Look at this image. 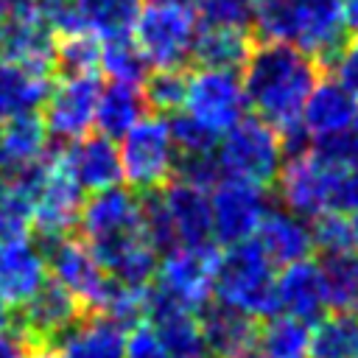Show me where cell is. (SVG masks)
Listing matches in <instances>:
<instances>
[{
    "label": "cell",
    "instance_id": "obj_1",
    "mask_svg": "<svg viewBox=\"0 0 358 358\" xmlns=\"http://www.w3.org/2000/svg\"><path fill=\"white\" fill-rule=\"evenodd\" d=\"M78 227L109 277L143 288L154 282L159 252L145 229L143 193L120 185L92 193L84 199Z\"/></svg>",
    "mask_w": 358,
    "mask_h": 358
},
{
    "label": "cell",
    "instance_id": "obj_2",
    "mask_svg": "<svg viewBox=\"0 0 358 358\" xmlns=\"http://www.w3.org/2000/svg\"><path fill=\"white\" fill-rule=\"evenodd\" d=\"M241 70L246 101L255 115L285 129L302 120V106L319 81L322 64L296 45L257 39Z\"/></svg>",
    "mask_w": 358,
    "mask_h": 358
},
{
    "label": "cell",
    "instance_id": "obj_3",
    "mask_svg": "<svg viewBox=\"0 0 358 358\" xmlns=\"http://www.w3.org/2000/svg\"><path fill=\"white\" fill-rule=\"evenodd\" d=\"M341 0H252V34L260 42H288L330 64L347 39Z\"/></svg>",
    "mask_w": 358,
    "mask_h": 358
},
{
    "label": "cell",
    "instance_id": "obj_4",
    "mask_svg": "<svg viewBox=\"0 0 358 358\" xmlns=\"http://www.w3.org/2000/svg\"><path fill=\"white\" fill-rule=\"evenodd\" d=\"M145 229L159 255L179 246L213 243L210 190L171 176L162 187L143 193Z\"/></svg>",
    "mask_w": 358,
    "mask_h": 358
},
{
    "label": "cell",
    "instance_id": "obj_5",
    "mask_svg": "<svg viewBox=\"0 0 358 358\" xmlns=\"http://www.w3.org/2000/svg\"><path fill=\"white\" fill-rule=\"evenodd\" d=\"M213 299H221L255 319L277 313V266L257 238L229 243L218 252Z\"/></svg>",
    "mask_w": 358,
    "mask_h": 358
},
{
    "label": "cell",
    "instance_id": "obj_6",
    "mask_svg": "<svg viewBox=\"0 0 358 358\" xmlns=\"http://www.w3.org/2000/svg\"><path fill=\"white\" fill-rule=\"evenodd\" d=\"M199 34V8L193 0H145L131 36L151 67H185Z\"/></svg>",
    "mask_w": 358,
    "mask_h": 358
},
{
    "label": "cell",
    "instance_id": "obj_7",
    "mask_svg": "<svg viewBox=\"0 0 358 358\" xmlns=\"http://www.w3.org/2000/svg\"><path fill=\"white\" fill-rule=\"evenodd\" d=\"M218 162L224 176L249 179L255 185L271 187L285 162L282 134L274 123L260 115H243L218 140Z\"/></svg>",
    "mask_w": 358,
    "mask_h": 358
},
{
    "label": "cell",
    "instance_id": "obj_8",
    "mask_svg": "<svg viewBox=\"0 0 358 358\" xmlns=\"http://www.w3.org/2000/svg\"><path fill=\"white\" fill-rule=\"evenodd\" d=\"M176 140L171 120L165 115H145L120 137L123 182L137 193H151L162 187L176 171Z\"/></svg>",
    "mask_w": 358,
    "mask_h": 358
},
{
    "label": "cell",
    "instance_id": "obj_9",
    "mask_svg": "<svg viewBox=\"0 0 358 358\" xmlns=\"http://www.w3.org/2000/svg\"><path fill=\"white\" fill-rule=\"evenodd\" d=\"M81 207H84V187L67 171L59 148L48 151L36 190H34L31 229L36 232L39 241H53V238L70 235L73 227H78Z\"/></svg>",
    "mask_w": 358,
    "mask_h": 358
},
{
    "label": "cell",
    "instance_id": "obj_10",
    "mask_svg": "<svg viewBox=\"0 0 358 358\" xmlns=\"http://www.w3.org/2000/svg\"><path fill=\"white\" fill-rule=\"evenodd\" d=\"M338 171L341 165L322 159L313 148L288 154L274 182L280 204L305 218H316L327 210H336Z\"/></svg>",
    "mask_w": 358,
    "mask_h": 358
},
{
    "label": "cell",
    "instance_id": "obj_11",
    "mask_svg": "<svg viewBox=\"0 0 358 358\" xmlns=\"http://www.w3.org/2000/svg\"><path fill=\"white\" fill-rule=\"evenodd\" d=\"M249 109L243 78L227 67H196L187 73V90L182 112L199 117L218 134L232 129Z\"/></svg>",
    "mask_w": 358,
    "mask_h": 358
},
{
    "label": "cell",
    "instance_id": "obj_12",
    "mask_svg": "<svg viewBox=\"0 0 358 358\" xmlns=\"http://www.w3.org/2000/svg\"><path fill=\"white\" fill-rule=\"evenodd\" d=\"M215 241L204 246H179L162 255L151 285L173 302L199 313L215 296Z\"/></svg>",
    "mask_w": 358,
    "mask_h": 358
},
{
    "label": "cell",
    "instance_id": "obj_13",
    "mask_svg": "<svg viewBox=\"0 0 358 358\" xmlns=\"http://www.w3.org/2000/svg\"><path fill=\"white\" fill-rule=\"evenodd\" d=\"M101 90H103V81L98 73L62 76L59 81H53L42 103V120L50 140L70 143L90 134V129H95Z\"/></svg>",
    "mask_w": 358,
    "mask_h": 358
},
{
    "label": "cell",
    "instance_id": "obj_14",
    "mask_svg": "<svg viewBox=\"0 0 358 358\" xmlns=\"http://www.w3.org/2000/svg\"><path fill=\"white\" fill-rule=\"evenodd\" d=\"M210 207L215 243H241L257 235V227L268 210V187L238 176H221L210 190Z\"/></svg>",
    "mask_w": 358,
    "mask_h": 358
},
{
    "label": "cell",
    "instance_id": "obj_15",
    "mask_svg": "<svg viewBox=\"0 0 358 358\" xmlns=\"http://www.w3.org/2000/svg\"><path fill=\"white\" fill-rule=\"evenodd\" d=\"M39 243L45 249L48 274L56 277L70 294H76L87 310H92L109 285V271L103 268L92 246L76 235H62Z\"/></svg>",
    "mask_w": 358,
    "mask_h": 358
},
{
    "label": "cell",
    "instance_id": "obj_16",
    "mask_svg": "<svg viewBox=\"0 0 358 358\" xmlns=\"http://www.w3.org/2000/svg\"><path fill=\"white\" fill-rule=\"evenodd\" d=\"M84 313L87 308L78 302V296L48 274V280L36 288V294L14 310L11 322L31 341V347H53V341Z\"/></svg>",
    "mask_w": 358,
    "mask_h": 358
},
{
    "label": "cell",
    "instance_id": "obj_17",
    "mask_svg": "<svg viewBox=\"0 0 358 358\" xmlns=\"http://www.w3.org/2000/svg\"><path fill=\"white\" fill-rule=\"evenodd\" d=\"M59 154L84 193H98L123 182V162L117 140L95 131L59 145Z\"/></svg>",
    "mask_w": 358,
    "mask_h": 358
},
{
    "label": "cell",
    "instance_id": "obj_18",
    "mask_svg": "<svg viewBox=\"0 0 358 358\" xmlns=\"http://www.w3.org/2000/svg\"><path fill=\"white\" fill-rule=\"evenodd\" d=\"M45 280H48V260L39 238L34 241L28 232L20 238L0 241V299L11 310L28 302Z\"/></svg>",
    "mask_w": 358,
    "mask_h": 358
},
{
    "label": "cell",
    "instance_id": "obj_19",
    "mask_svg": "<svg viewBox=\"0 0 358 358\" xmlns=\"http://www.w3.org/2000/svg\"><path fill=\"white\" fill-rule=\"evenodd\" d=\"M145 322H151L173 358H210L199 313L159 294L154 285H148Z\"/></svg>",
    "mask_w": 358,
    "mask_h": 358
},
{
    "label": "cell",
    "instance_id": "obj_20",
    "mask_svg": "<svg viewBox=\"0 0 358 358\" xmlns=\"http://www.w3.org/2000/svg\"><path fill=\"white\" fill-rule=\"evenodd\" d=\"M255 238L277 268L296 263V260H305L316 252L310 218H305V215H299L282 204L266 210Z\"/></svg>",
    "mask_w": 358,
    "mask_h": 358
},
{
    "label": "cell",
    "instance_id": "obj_21",
    "mask_svg": "<svg viewBox=\"0 0 358 358\" xmlns=\"http://www.w3.org/2000/svg\"><path fill=\"white\" fill-rule=\"evenodd\" d=\"M126 327L103 313H84L56 341V358H126Z\"/></svg>",
    "mask_w": 358,
    "mask_h": 358
},
{
    "label": "cell",
    "instance_id": "obj_22",
    "mask_svg": "<svg viewBox=\"0 0 358 358\" xmlns=\"http://www.w3.org/2000/svg\"><path fill=\"white\" fill-rule=\"evenodd\" d=\"M277 310L291 313L305 322H316L330 310L327 288L319 268V260H296L280 268L277 274Z\"/></svg>",
    "mask_w": 358,
    "mask_h": 358
},
{
    "label": "cell",
    "instance_id": "obj_23",
    "mask_svg": "<svg viewBox=\"0 0 358 358\" xmlns=\"http://www.w3.org/2000/svg\"><path fill=\"white\" fill-rule=\"evenodd\" d=\"M355 115H358V95L350 87H344L333 73L324 78L319 76L302 106V123L313 140L347 131Z\"/></svg>",
    "mask_w": 358,
    "mask_h": 358
},
{
    "label": "cell",
    "instance_id": "obj_24",
    "mask_svg": "<svg viewBox=\"0 0 358 358\" xmlns=\"http://www.w3.org/2000/svg\"><path fill=\"white\" fill-rule=\"evenodd\" d=\"M199 322L210 358H235L257 344V319L221 299H210L199 310Z\"/></svg>",
    "mask_w": 358,
    "mask_h": 358
},
{
    "label": "cell",
    "instance_id": "obj_25",
    "mask_svg": "<svg viewBox=\"0 0 358 358\" xmlns=\"http://www.w3.org/2000/svg\"><path fill=\"white\" fill-rule=\"evenodd\" d=\"M50 151V134L39 112H20L0 120V173L25 168Z\"/></svg>",
    "mask_w": 358,
    "mask_h": 358
},
{
    "label": "cell",
    "instance_id": "obj_26",
    "mask_svg": "<svg viewBox=\"0 0 358 358\" xmlns=\"http://www.w3.org/2000/svg\"><path fill=\"white\" fill-rule=\"evenodd\" d=\"M148 98L143 84L137 81H120L112 78L98 98V112H95V129L112 140H120L137 120L148 115Z\"/></svg>",
    "mask_w": 358,
    "mask_h": 358
},
{
    "label": "cell",
    "instance_id": "obj_27",
    "mask_svg": "<svg viewBox=\"0 0 358 358\" xmlns=\"http://www.w3.org/2000/svg\"><path fill=\"white\" fill-rule=\"evenodd\" d=\"M255 48L252 28H235V25H201L193 42V62L201 67H227L241 70Z\"/></svg>",
    "mask_w": 358,
    "mask_h": 358
},
{
    "label": "cell",
    "instance_id": "obj_28",
    "mask_svg": "<svg viewBox=\"0 0 358 358\" xmlns=\"http://www.w3.org/2000/svg\"><path fill=\"white\" fill-rule=\"evenodd\" d=\"M50 87L53 76L0 56V120L20 112H39Z\"/></svg>",
    "mask_w": 358,
    "mask_h": 358
},
{
    "label": "cell",
    "instance_id": "obj_29",
    "mask_svg": "<svg viewBox=\"0 0 358 358\" xmlns=\"http://www.w3.org/2000/svg\"><path fill=\"white\" fill-rule=\"evenodd\" d=\"M308 358H358V313L327 310L310 324Z\"/></svg>",
    "mask_w": 358,
    "mask_h": 358
},
{
    "label": "cell",
    "instance_id": "obj_30",
    "mask_svg": "<svg viewBox=\"0 0 358 358\" xmlns=\"http://www.w3.org/2000/svg\"><path fill=\"white\" fill-rule=\"evenodd\" d=\"M319 268L324 277L330 310L358 313V246L324 252L319 257Z\"/></svg>",
    "mask_w": 358,
    "mask_h": 358
},
{
    "label": "cell",
    "instance_id": "obj_31",
    "mask_svg": "<svg viewBox=\"0 0 358 358\" xmlns=\"http://www.w3.org/2000/svg\"><path fill=\"white\" fill-rule=\"evenodd\" d=\"M257 347L268 358H308L310 355V322L291 313H271L257 330Z\"/></svg>",
    "mask_w": 358,
    "mask_h": 358
},
{
    "label": "cell",
    "instance_id": "obj_32",
    "mask_svg": "<svg viewBox=\"0 0 358 358\" xmlns=\"http://www.w3.org/2000/svg\"><path fill=\"white\" fill-rule=\"evenodd\" d=\"M81 25L101 39L131 34L143 0H76Z\"/></svg>",
    "mask_w": 358,
    "mask_h": 358
},
{
    "label": "cell",
    "instance_id": "obj_33",
    "mask_svg": "<svg viewBox=\"0 0 358 358\" xmlns=\"http://www.w3.org/2000/svg\"><path fill=\"white\" fill-rule=\"evenodd\" d=\"M101 70V36L92 31L56 34V73L78 76Z\"/></svg>",
    "mask_w": 358,
    "mask_h": 358
},
{
    "label": "cell",
    "instance_id": "obj_34",
    "mask_svg": "<svg viewBox=\"0 0 358 358\" xmlns=\"http://www.w3.org/2000/svg\"><path fill=\"white\" fill-rule=\"evenodd\" d=\"M148 67H151V62L145 59V53L140 50V45L134 42L131 34L101 39V70L109 78L143 84L148 76Z\"/></svg>",
    "mask_w": 358,
    "mask_h": 358
},
{
    "label": "cell",
    "instance_id": "obj_35",
    "mask_svg": "<svg viewBox=\"0 0 358 358\" xmlns=\"http://www.w3.org/2000/svg\"><path fill=\"white\" fill-rule=\"evenodd\" d=\"M31 193L14 173H0V241L31 232Z\"/></svg>",
    "mask_w": 358,
    "mask_h": 358
},
{
    "label": "cell",
    "instance_id": "obj_36",
    "mask_svg": "<svg viewBox=\"0 0 358 358\" xmlns=\"http://www.w3.org/2000/svg\"><path fill=\"white\" fill-rule=\"evenodd\" d=\"M148 106L159 115H173L185 103V90H187V73L182 67H154V73L145 76L143 81Z\"/></svg>",
    "mask_w": 358,
    "mask_h": 358
},
{
    "label": "cell",
    "instance_id": "obj_37",
    "mask_svg": "<svg viewBox=\"0 0 358 358\" xmlns=\"http://www.w3.org/2000/svg\"><path fill=\"white\" fill-rule=\"evenodd\" d=\"M171 129H173V140H176V148L179 154H204V151H215L218 148V140L221 134L215 129H210L207 123H201L199 117L187 115L179 109V115L171 120Z\"/></svg>",
    "mask_w": 358,
    "mask_h": 358
},
{
    "label": "cell",
    "instance_id": "obj_38",
    "mask_svg": "<svg viewBox=\"0 0 358 358\" xmlns=\"http://www.w3.org/2000/svg\"><path fill=\"white\" fill-rule=\"evenodd\" d=\"M313 224V241H316V252H338L352 243V229H350V213L341 210H327L316 218H310Z\"/></svg>",
    "mask_w": 358,
    "mask_h": 358
},
{
    "label": "cell",
    "instance_id": "obj_39",
    "mask_svg": "<svg viewBox=\"0 0 358 358\" xmlns=\"http://www.w3.org/2000/svg\"><path fill=\"white\" fill-rule=\"evenodd\" d=\"M201 25L252 28V0H196Z\"/></svg>",
    "mask_w": 358,
    "mask_h": 358
},
{
    "label": "cell",
    "instance_id": "obj_40",
    "mask_svg": "<svg viewBox=\"0 0 358 358\" xmlns=\"http://www.w3.org/2000/svg\"><path fill=\"white\" fill-rule=\"evenodd\" d=\"M126 358H173L151 322H137L126 333Z\"/></svg>",
    "mask_w": 358,
    "mask_h": 358
},
{
    "label": "cell",
    "instance_id": "obj_41",
    "mask_svg": "<svg viewBox=\"0 0 358 358\" xmlns=\"http://www.w3.org/2000/svg\"><path fill=\"white\" fill-rule=\"evenodd\" d=\"M327 70L358 95V34L352 39H344V45L336 50V56L330 59Z\"/></svg>",
    "mask_w": 358,
    "mask_h": 358
},
{
    "label": "cell",
    "instance_id": "obj_42",
    "mask_svg": "<svg viewBox=\"0 0 358 358\" xmlns=\"http://www.w3.org/2000/svg\"><path fill=\"white\" fill-rule=\"evenodd\" d=\"M336 210H341V213L358 210V159L350 165H341V171H338Z\"/></svg>",
    "mask_w": 358,
    "mask_h": 358
},
{
    "label": "cell",
    "instance_id": "obj_43",
    "mask_svg": "<svg viewBox=\"0 0 358 358\" xmlns=\"http://www.w3.org/2000/svg\"><path fill=\"white\" fill-rule=\"evenodd\" d=\"M31 352V341L11 324L0 327V358H28Z\"/></svg>",
    "mask_w": 358,
    "mask_h": 358
},
{
    "label": "cell",
    "instance_id": "obj_44",
    "mask_svg": "<svg viewBox=\"0 0 358 358\" xmlns=\"http://www.w3.org/2000/svg\"><path fill=\"white\" fill-rule=\"evenodd\" d=\"M344 3V17H347V28L358 34V0H341Z\"/></svg>",
    "mask_w": 358,
    "mask_h": 358
},
{
    "label": "cell",
    "instance_id": "obj_45",
    "mask_svg": "<svg viewBox=\"0 0 358 358\" xmlns=\"http://www.w3.org/2000/svg\"><path fill=\"white\" fill-rule=\"evenodd\" d=\"M28 358H56V352H53V347H31Z\"/></svg>",
    "mask_w": 358,
    "mask_h": 358
},
{
    "label": "cell",
    "instance_id": "obj_46",
    "mask_svg": "<svg viewBox=\"0 0 358 358\" xmlns=\"http://www.w3.org/2000/svg\"><path fill=\"white\" fill-rule=\"evenodd\" d=\"M11 319H14V310L0 299V327H6V324H11Z\"/></svg>",
    "mask_w": 358,
    "mask_h": 358
},
{
    "label": "cell",
    "instance_id": "obj_47",
    "mask_svg": "<svg viewBox=\"0 0 358 358\" xmlns=\"http://www.w3.org/2000/svg\"><path fill=\"white\" fill-rule=\"evenodd\" d=\"M235 358H268V355H266V352H263V350H260V347L255 344V347L243 350V352H241V355H235Z\"/></svg>",
    "mask_w": 358,
    "mask_h": 358
},
{
    "label": "cell",
    "instance_id": "obj_48",
    "mask_svg": "<svg viewBox=\"0 0 358 358\" xmlns=\"http://www.w3.org/2000/svg\"><path fill=\"white\" fill-rule=\"evenodd\" d=\"M350 229H352V243L358 246V210L350 213Z\"/></svg>",
    "mask_w": 358,
    "mask_h": 358
},
{
    "label": "cell",
    "instance_id": "obj_49",
    "mask_svg": "<svg viewBox=\"0 0 358 358\" xmlns=\"http://www.w3.org/2000/svg\"><path fill=\"white\" fill-rule=\"evenodd\" d=\"M3 28H6V0H0V39H3Z\"/></svg>",
    "mask_w": 358,
    "mask_h": 358
},
{
    "label": "cell",
    "instance_id": "obj_50",
    "mask_svg": "<svg viewBox=\"0 0 358 358\" xmlns=\"http://www.w3.org/2000/svg\"><path fill=\"white\" fill-rule=\"evenodd\" d=\"M350 134H352V140L358 143V115H355V120H352V126H350Z\"/></svg>",
    "mask_w": 358,
    "mask_h": 358
}]
</instances>
